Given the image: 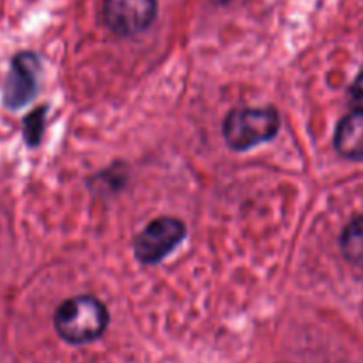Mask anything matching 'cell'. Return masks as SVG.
Listing matches in <instances>:
<instances>
[{
    "label": "cell",
    "instance_id": "1",
    "mask_svg": "<svg viewBox=\"0 0 363 363\" xmlns=\"http://www.w3.org/2000/svg\"><path fill=\"white\" fill-rule=\"evenodd\" d=\"M53 325L60 339L69 344H89L98 340L108 326V312L92 296H74L59 305Z\"/></svg>",
    "mask_w": 363,
    "mask_h": 363
},
{
    "label": "cell",
    "instance_id": "2",
    "mask_svg": "<svg viewBox=\"0 0 363 363\" xmlns=\"http://www.w3.org/2000/svg\"><path fill=\"white\" fill-rule=\"evenodd\" d=\"M280 130L279 112L272 106L264 108L233 110L223 119V138L234 151H248L272 140Z\"/></svg>",
    "mask_w": 363,
    "mask_h": 363
},
{
    "label": "cell",
    "instance_id": "3",
    "mask_svg": "<svg viewBox=\"0 0 363 363\" xmlns=\"http://www.w3.org/2000/svg\"><path fill=\"white\" fill-rule=\"evenodd\" d=\"M186 236V227L172 216L156 218L135 240V255L142 264H158L169 257Z\"/></svg>",
    "mask_w": 363,
    "mask_h": 363
},
{
    "label": "cell",
    "instance_id": "4",
    "mask_svg": "<svg viewBox=\"0 0 363 363\" xmlns=\"http://www.w3.org/2000/svg\"><path fill=\"white\" fill-rule=\"evenodd\" d=\"M41 60L32 52H20L11 60V69L6 78L2 103L7 110H20L34 99L39 87Z\"/></svg>",
    "mask_w": 363,
    "mask_h": 363
},
{
    "label": "cell",
    "instance_id": "5",
    "mask_svg": "<svg viewBox=\"0 0 363 363\" xmlns=\"http://www.w3.org/2000/svg\"><path fill=\"white\" fill-rule=\"evenodd\" d=\"M158 13L156 0H105L103 18L113 34L131 38L147 30Z\"/></svg>",
    "mask_w": 363,
    "mask_h": 363
},
{
    "label": "cell",
    "instance_id": "6",
    "mask_svg": "<svg viewBox=\"0 0 363 363\" xmlns=\"http://www.w3.org/2000/svg\"><path fill=\"white\" fill-rule=\"evenodd\" d=\"M335 151L351 162H363V112L347 113L335 130Z\"/></svg>",
    "mask_w": 363,
    "mask_h": 363
},
{
    "label": "cell",
    "instance_id": "7",
    "mask_svg": "<svg viewBox=\"0 0 363 363\" xmlns=\"http://www.w3.org/2000/svg\"><path fill=\"white\" fill-rule=\"evenodd\" d=\"M340 250L347 262L363 268V215L351 220L342 230Z\"/></svg>",
    "mask_w": 363,
    "mask_h": 363
},
{
    "label": "cell",
    "instance_id": "8",
    "mask_svg": "<svg viewBox=\"0 0 363 363\" xmlns=\"http://www.w3.org/2000/svg\"><path fill=\"white\" fill-rule=\"evenodd\" d=\"M45 116H46V108L34 110L27 119L23 121V137L25 142H27L30 147H35V145L41 142L43 137V130H45Z\"/></svg>",
    "mask_w": 363,
    "mask_h": 363
},
{
    "label": "cell",
    "instance_id": "9",
    "mask_svg": "<svg viewBox=\"0 0 363 363\" xmlns=\"http://www.w3.org/2000/svg\"><path fill=\"white\" fill-rule=\"evenodd\" d=\"M350 96L354 110H362L363 112V67L360 69V73L357 74V78H354L353 85H351Z\"/></svg>",
    "mask_w": 363,
    "mask_h": 363
}]
</instances>
